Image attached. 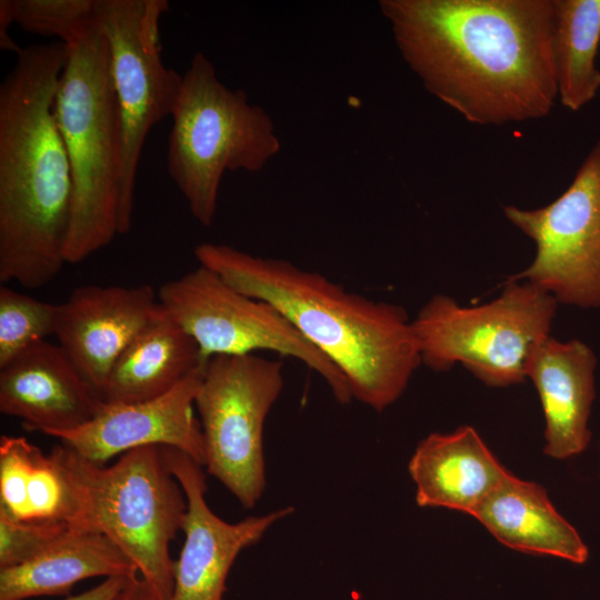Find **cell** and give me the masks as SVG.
<instances>
[{"instance_id":"obj_1","label":"cell","mask_w":600,"mask_h":600,"mask_svg":"<svg viewBox=\"0 0 600 600\" xmlns=\"http://www.w3.org/2000/svg\"><path fill=\"white\" fill-rule=\"evenodd\" d=\"M379 8L426 90L468 122L551 112L553 0H381Z\"/></svg>"},{"instance_id":"obj_2","label":"cell","mask_w":600,"mask_h":600,"mask_svg":"<svg viewBox=\"0 0 600 600\" xmlns=\"http://www.w3.org/2000/svg\"><path fill=\"white\" fill-rule=\"evenodd\" d=\"M59 41L22 48L0 86V281L48 284L66 262L72 177L54 99Z\"/></svg>"},{"instance_id":"obj_3","label":"cell","mask_w":600,"mask_h":600,"mask_svg":"<svg viewBox=\"0 0 600 600\" xmlns=\"http://www.w3.org/2000/svg\"><path fill=\"white\" fill-rule=\"evenodd\" d=\"M200 266L240 292L269 302L346 377L352 399L382 411L422 363L406 310L346 290L327 277L228 244L200 243Z\"/></svg>"},{"instance_id":"obj_4","label":"cell","mask_w":600,"mask_h":600,"mask_svg":"<svg viewBox=\"0 0 600 600\" xmlns=\"http://www.w3.org/2000/svg\"><path fill=\"white\" fill-rule=\"evenodd\" d=\"M66 46L54 117L72 177L64 259L79 263L119 234L122 134L109 44L98 21Z\"/></svg>"},{"instance_id":"obj_5","label":"cell","mask_w":600,"mask_h":600,"mask_svg":"<svg viewBox=\"0 0 600 600\" xmlns=\"http://www.w3.org/2000/svg\"><path fill=\"white\" fill-rule=\"evenodd\" d=\"M171 117L169 176L196 220L211 227L224 172L260 171L280 151L274 123L246 91L224 86L200 51L182 74Z\"/></svg>"},{"instance_id":"obj_6","label":"cell","mask_w":600,"mask_h":600,"mask_svg":"<svg viewBox=\"0 0 600 600\" xmlns=\"http://www.w3.org/2000/svg\"><path fill=\"white\" fill-rule=\"evenodd\" d=\"M77 484L88 530L111 539L134 563L158 600H170L174 560L170 542L182 530L188 503L163 446L129 450L109 467L58 444Z\"/></svg>"},{"instance_id":"obj_7","label":"cell","mask_w":600,"mask_h":600,"mask_svg":"<svg viewBox=\"0 0 600 600\" xmlns=\"http://www.w3.org/2000/svg\"><path fill=\"white\" fill-rule=\"evenodd\" d=\"M558 302L527 281H508L489 303L462 307L436 294L411 320L421 362L433 371L462 364L491 388L521 383L537 346L550 336Z\"/></svg>"},{"instance_id":"obj_8","label":"cell","mask_w":600,"mask_h":600,"mask_svg":"<svg viewBox=\"0 0 600 600\" xmlns=\"http://www.w3.org/2000/svg\"><path fill=\"white\" fill-rule=\"evenodd\" d=\"M283 389L282 363L254 353L213 356L196 397L208 472L247 509L266 487L263 429Z\"/></svg>"},{"instance_id":"obj_9","label":"cell","mask_w":600,"mask_h":600,"mask_svg":"<svg viewBox=\"0 0 600 600\" xmlns=\"http://www.w3.org/2000/svg\"><path fill=\"white\" fill-rule=\"evenodd\" d=\"M158 298L167 313L197 342L202 358L270 350L318 373L340 403L352 399L343 373L269 302L249 297L200 266L163 283Z\"/></svg>"},{"instance_id":"obj_10","label":"cell","mask_w":600,"mask_h":600,"mask_svg":"<svg viewBox=\"0 0 600 600\" xmlns=\"http://www.w3.org/2000/svg\"><path fill=\"white\" fill-rule=\"evenodd\" d=\"M167 0H97V21L107 38L119 107L122 161L119 234L131 228L137 169L150 129L171 117L182 74L161 59L159 21Z\"/></svg>"},{"instance_id":"obj_11","label":"cell","mask_w":600,"mask_h":600,"mask_svg":"<svg viewBox=\"0 0 600 600\" xmlns=\"http://www.w3.org/2000/svg\"><path fill=\"white\" fill-rule=\"evenodd\" d=\"M502 210L536 244L532 262L508 281H527L558 303L600 308V139L569 187L551 203Z\"/></svg>"},{"instance_id":"obj_12","label":"cell","mask_w":600,"mask_h":600,"mask_svg":"<svg viewBox=\"0 0 600 600\" xmlns=\"http://www.w3.org/2000/svg\"><path fill=\"white\" fill-rule=\"evenodd\" d=\"M163 450L188 503L182 527L184 542L174 560L170 600H223L229 572L240 552L257 543L277 521L291 514L293 508L227 522L207 503L202 466L178 449L163 446Z\"/></svg>"},{"instance_id":"obj_13","label":"cell","mask_w":600,"mask_h":600,"mask_svg":"<svg viewBox=\"0 0 600 600\" xmlns=\"http://www.w3.org/2000/svg\"><path fill=\"white\" fill-rule=\"evenodd\" d=\"M202 372L203 368L192 372L169 392L150 400L104 403L89 422L54 438L101 466L117 454L144 446L174 448L204 466L202 429L193 411Z\"/></svg>"},{"instance_id":"obj_14","label":"cell","mask_w":600,"mask_h":600,"mask_svg":"<svg viewBox=\"0 0 600 600\" xmlns=\"http://www.w3.org/2000/svg\"><path fill=\"white\" fill-rule=\"evenodd\" d=\"M162 310L158 293L149 284L83 286L58 304L54 336L101 396L117 359Z\"/></svg>"},{"instance_id":"obj_15","label":"cell","mask_w":600,"mask_h":600,"mask_svg":"<svg viewBox=\"0 0 600 600\" xmlns=\"http://www.w3.org/2000/svg\"><path fill=\"white\" fill-rule=\"evenodd\" d=\"M104 402L59 344L38 342L0 367V411L54 437L93 419Z\"/></svg>"},{"instance_id":"obj_16","label":"cell","mask_w":600,"mask_h":600,"mask_svg":"<svg viewBox=\"0 0 600 600\" xmlns=\"http://www.w3.org/2000/svg\"><path fill=\"white\" fill-rule=\"evenodd\" d=\"M597 363L593 350L578 339L559 341L549 336L534 349L527 378L533 382L542 406L547 456L562 460L587 449Z\"/></svg>"},{"instance_id":"obj_17","label":"cell","mask_w":600,"mask_h":600,"mask_svg":"<svg viewBox=\"0 0 600 600\" xmlns=\"http://www.w3.org/2000/svg\"><path fill=\"white\" fill-rule=\"evenodd\" d=\"M419 507H440L470 516L510 473L470 426L431 433L409 461Z\"/></svg>"},{"instance_id":"obj_18","label":"cell","mask_w":600,"mask_h":600,"mask_svg":"<svg viewBox=\"0 0 600 600\" xmlns=\"http://www.w3.org/2000/svg\"><path fill=\"white\" fill-rule=\"evenodd\" d=\"M0 511L20 521L66 522L88 530L81 493L59 447L46 454L24 437L0 438Z\"/></svg>"},{"instance_id":"obj_19","label":"cell","mask_w":600,"mask_h":600,"mask_svg":"<svg viewBox=\"0 0 600 600\" xmlns=\"http://www.w3.org/2000/svg\"><path fill=\"white\" fill-rule=\"evenodd\" d=\"M502 544L517 551L587 562L589 548L556 510L547 490L511 472L472 514Z\"/></svg>"},{"instance_id":"obj_20","label":"cell","mask_w":600,"mask_h":600,"mask_svg":"<svg viewBox=\"0 0 600 600\" xmlns=\"http://www.w3.org/2000/svg\"><path fill=\"white\" fill-rule=\"evenodd\" d=\"M206 362L193 338L163 309L117 359L102 400L120 404L160 397Z\"/></svg>"},{"instance_id":"obj_21","label":"cell","mask_w":600,"mask_h":600,"mask_svg":"<svg viewBox=\"0 0 600 600\" xmlns=\"http://www.w3.org/2000/svg\"><path fill=\"white\" fill-rule=\"evenodd\" d=\"M134 563L106 534L74 530L36 558L0 569V600L68 593L92 577H136Z\"/></svg>"},{"instance_id":"obj_22","label":"cell","mask_w":600,"mask_h":600,"mask_svg":"<svg viewBox=\"0 0 600 600\" xmlns=\"http://www.w3.org/2000/svg\"><path fill=\"white\" fill-rule=\"evenodd\" d=\"M600 0H553L552 53L558 99L579 111L597 96Z\"/></svg>"},{"instance_id":"obj_23","label":"cell","mask_w":600,"mask_h":600,"mask_svg":"<svg viewBox=\"0 0 600 600\" xmlns=\"http://www.w3.org/2000/svg\"><path fill=\"white\" fill-rule=\"evenodd\" d=\"M0 9L24 31L58 37L64 44L97 22V0H1Z\"/></svg>"},{"instance_id":"obj_24","label":"cell","mask_w":600,"mask_h":600,"mask_svg":"<svg viewBox=\"0 0 600 600\" xmlns=\"http://www.w3.org/2000/svg\"><path fill=\"white\" fill-rule=\"evenodd\" d=\"M58 304L0 287V367L29 347L54 336Z\"/></svg>"},{"instance_id":"obj_25","label":"cell","mask_w":600,"mask_h":600,"mask_svg":"<svg viewBox=\"0 0 600 600\" xmlns=\"http://www.w3.org/2000/svg\"><path fill=\"white\" fill-rule=\"evenodd\" d=\"M74 530L66 522L20 521L0 511V569L36 558Z\"/></svg>"},{"instance_id":"obj_26","label":"cell","mask_w":600,"mask_h":600,"mask_svg":"<svg viewBox=\"0 0 600 600\" xmlns=\"http://www.w3.org/2000/svg\"><path fill=\"white\" fill-rule=\"evenodd\" d=\"M131 577L104 578L98 586L64 600H114Z\"/></svg>"},{"instance_id":"obj_27","label":"cell","mask_w":600,"mask_h":600,"mask_svg":"<svg viewBox=\"0 0 600 600\" xmlns=\"http://www.w3.org/2000/svg\"><path fill=\"white\" fill-rule=\"evenodd\" d=\"M114 600H158L140 576L128 579Z\"/></svg>"}]
</instances>
